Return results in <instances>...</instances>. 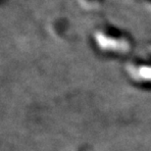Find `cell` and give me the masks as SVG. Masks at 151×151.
I'll use <instances>...</instances> for the list:
<instances>
[{
  "label": "cell",
  "instance_id": "1",
  "mask_svg": "<svg viewBox=\"0 0 151 151\" xmlns=\"http://www.w3.org/2000/svg\"><path fill=\"white\" fill-rule=\"evenodd\" d=\"M95 40L98 46L105 51L125 53L129 49V42L125 39L108 37L103 32H97L95 35Z\"/></svg>",
  "mask_w": 151,
  "mask_h": 151
},
{
  "label": "cell",
  "instance_id": "2",
  "mask_svg": "<svg viewBox=\"0 0 151 151\" xmlns=\"http://www.w3.org/2000/svg\"><path fill=\"white\" fill-rule=\"evenodd\" d=\"M128 71L135 78L151 81V66H139V67L132 66L128 69Z\"/></svg>",
  "mask_w": 151,
  "mask_h": 151
}]
</instances>
